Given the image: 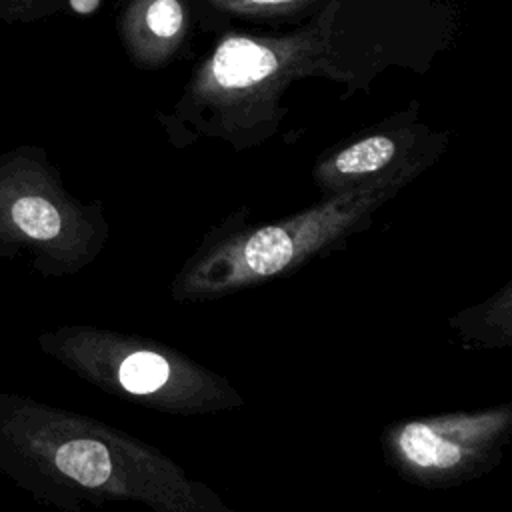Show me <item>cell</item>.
<instances>
[{"mask_svg": "<svg viewBox=\"0 0 512 512\" xmlns=\"http://www.w3.org/2000/svg\"><path fill=\"white\" fill-rule=\"evenodd\" d=\"M496 424L494 418L410 422L400 430L396 446L414 468L450 470L474 454L480 440L486 438Z\"/></svg>", "mask_w": 512, "mask_h": 512, "instance_id": "obj_6", "label": "cell"}, {"mask_svg": "<svg viewBox=\"0 0 512 512\" xmlns=\"http://www.w3.org/2000/svg\"><path fill=\"white\" fill-rule=\"evenodd\" d=\"M102 0H66L68 8L78 16H90L100 8Z\"/></svg>", "mask_w": 512, "mask_h": 512, "instance_id": "obj_10", "label": "cell"}, {"mask_svg": "<svg viewBox=\"0 0 512 512\" xmlns=\"http://www.w3.org/2000/svg\"><path fill=\"white\" fill-rule=\"evenodd\" d=\"M340 8V0H328L284 34L224 32L174 108L160 116L170 140L182 144L206 136L236 150L258 146L278 132L288 112L280 100L296 80H350L338 46Z\"/></svg>", "mask_w": 512, "mask_h": 512, "instance_id": "obj_1", "label": "cell"}, {"mask_svg": "<svg viewBox=\"0 0 512 512\" xmlns=\"http://www.w3.org/2000/svg\"><path fill=\"white\" fill-rule=\"evenodd\" d=\"M194 20V0H124L116 28L128 60L136 68L158 70L178 58Z\"/></svg>", "mask_w": 512, "mask_h": 512, "instance_id": "obj_5", "label": "cell"}, {"mask_svg": "<svg viewBox=\"0 0 512 512\" xmlns=\"http://www.w3.org/2000/svg\"><path fill=\"white\" fill-rule=\"evenodd\" d=\"M170 378V364L164 356L138 350L122 358L118 366V382L130 394H152Z\"/></svg>", "mask_w": 512, "mask_h": 512, "instance_id": "obj_8", "label": "cell"}, {"mask_svg": "<svg viewBox=\"0 0 512 512\" xmlns=\"http://www.w3.org/2000/svg\"><path fill=\"white\" fill-rule=\"evenodd\" d=\"M328 0H194L196 14L222 20H248L264 24L298 22L312 18Z\"/></svg>", "mask_w": 512, "mask_h": 512, "instance_id": "obj_7", "label": "cell"}, {"mask_svg": "<svg viewBox=\"0 0 512 512\" xmlns=\"http://www.w3.org/2000/svg\"><path fill=\"white\" fill-rule=\"evenodd\" d=\"M398 188L400 184L380 180L340 190L330 200L288 222L254 230L226 250L228 280H248L280 272L302 256L304 250L334 238L350 224L368 216L372 208Z\"/></svg>", "mask_w": 512, "mask_h": 512, "instance_id": "obj_4", "label": "cell"}, {"mask_svg": "<svg viewBox=\"0 0 512 512\" xmlns=\"http://www.w3.org/2000/svg\"><path fill=\"white\" fill-rule=\"evenodd\" d=\"M66 0H0V24L36 22L54 16Z\"/></svg>", "mask_w": 512, "mask_h": 512, "instance_id": "obj_9", "label": "cell"}, {"mask_svg": "<svg viewBox=\"0 0 512 512\" xmlns=\"http://www.w3.org/2000/svg\"><path fill=\"white\" fill-rule=\"evenodd\" d=\"M446 134L418 120V102L330 150L314 168L316 182L332 194L370 182L404 184L444 150Z\"/></svg>", "mask_w": 512, "mask_h": 512, "instance_id": "obj_3", "label": "cell"}, {"mask_svg": "<svg viewBox=\"0 0 512 512\" xmlns=\"http://www.w3.org/2000/svg\"><path fill=\"white\" fill-rule=\"evenodd\" d=\"M94 216L62 186L60 174L38 144L0 154V254L28 248L64 256L92 234Z\"/></svg>", "mask_w": 512, "mask_h": 512, "instance_id": "obj_2", "label": "cell"}]
</instances>
